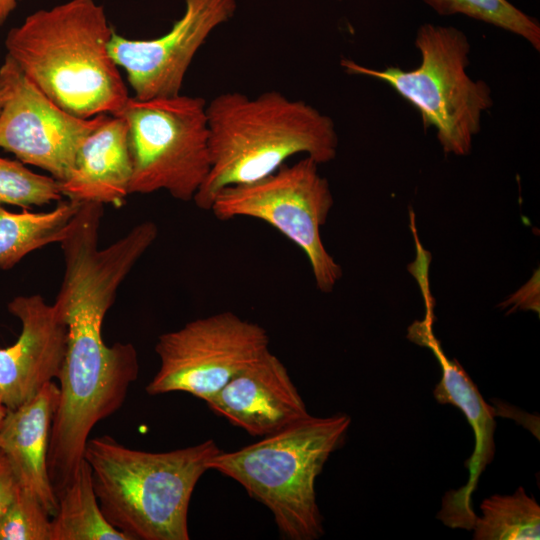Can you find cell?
Wrapping results in <instances>:
<instances>
[{
  "mask_svg": "<svg viewBox=\"0 0 540 540\" xmlns=\"http://www.w3.org/2000/svg\"><path fill=\"white\" fill-rule=\"evenodd\" d=\"M102 5L69 0L28 15L6 35L7 54L50 100L80 118L118 115L129 95L109 52Z\"/></svg>",
  "mask_w": 540,
  "mask_h": 540,
  "instance_id": "1",
  "label": "cell"
},
{
  "mask_svg": "<svg viewBox=\"0 0 540 540\" xmlns=\"http://www.w3.org/2000/svg\"><path fill=\"white\" fill-rule=\"evenodd\" d=\"M211 169L193 201L210 210L225 187L262 179L297 154L319 165L335 159L338 134L332 118L279 91L256 97L229 91L207 103Z\"/></svg>",
  "mask_w": 540,
  "mask_h": 540,
  "instance_id": "2",
  "label": "cell"
},
{
  "mask_svg": "<svg viewBox=\"0 0 540 540\" xmlns=\"http://www.w3.org/2000/svg\"><path fill=\"white\" fill-rule=\"evenodd\" d=\"M213 440L169 452L128 448L111 436L87 441L94 490L107 521L130 540H188L193 490L219 453Z\"/></svg>",
  "mask_w": 540,
  "mask_h": 540,
  "instance_id": "3",
  "label": "cell"
},
{
  "mask_svg": "<svg viewBox=\"0 0 540 540\" xmlns=\"http://www.w3.org/2000/svg\"><path fill=\"white\" fill-rule=\"evenodd\" d=\"M351 418L344 413L308 415L256 443L222 450L208 463L238 482L273 514L291 540H314L324 533L315 483L329 456L342 445Z\"/></svg>",
  "mask_w": 540,
  "mask_h": 540,
  "instance_id": "4",
  "label": "cell"
},
{
  "mask_svg": "<svg viewBox=\"0 0 540 540\" xmlns=\"http://www.w3.org/2000/svg\"><path fill=\"white\" fill-rule=\"evenodd\" d=\"M418 67L373 69L343 58L349 75L377 79L389 85L420 113L425 128L433 127L445 154L465 156L481 131L482 116L494 102L488 83L467 73L471 46L466 34L453 26L422 24L415 36Z\"/></svg>",
  "mask_w": 540,
  "mask_h": 540,
  "instance_id": "5",
  "label": "cell"
},
{
  "mask_svg": "<svg viewBox=\"0 0 540 540\" xmlns=\"http://www.w3.org/2000/svg\"><path fill=\"white\" fill-rule=\"evenodd\" d=\"M207 102L182 95L129 97L118 114L129 130L132 175L129 194L167 191L193 200L211 169Z\"/></svg>",
  "mask_w": 540,
  "mask_h": 540,
  "instance_id": "6",
  "label": "cell"
},
{
  "mask_svg": "<svg viewBox=\"0 0 540 540\" xmlns=\"http://www.w3.org/2000/svg\"><path fill=\"white\" fill-rule=\"evenodd\" d=\"M318 167L304 156L257 181L225 187L216 194L210 211L219 220L250 217L274 227L304 252L317 288L330 293L342 277V268L321 238L334 200Z\"/></svg>",
  "mask_w": 540,
  "mask_h": 540,
  "instance_id": "7",
  "label": "cell"
},
{
  "mask_svg": "<svg viewBox=\"0 0 540 540\" xmlns=\"http://www.w3.org/2000/svg\"><path fill=\"white\" fill-rule=\"evenodd\" d=\"M266 330L231 311L188 322L159 336L160 368L146 392L189 393L208 401L235 375L269 350Z\"/></svg>",
  "mask_w": 540,
  "mask_h": 540,
  "instance_id": "8",
  "label": "cell"
},
{
  "mask_svg": "<svg viewBox=\"0 0 540 540\" xmlns=\"http://www.w3.org/2000/svg\"><path fill=\"white\" fill-rule=\"evenodd\" d=\"M0 80L6 89L0 112V148L64 181L83 141L107 114L85 119L68 113L42 93L8 55L0 67Z\"/></svg>",
  "mask_w": 540,
  "mask_h": 540,
  "instance_id": "9",
  "label": "cell"
},
{
  "mask_svg": "<svg viewBox=\"0 0 540 540\" xmlns=\"http://www.w3.org/2000/svg\"><path fill=\"white\" fill-rule=\"evenodd\" d=\"M236 9L235 0H185L183 15L160 37L128 39L113 32L109 52L125 70L134 97L147 100L180 94L194 56Z\"/></svg>",
  "mask_w": 540,
  "mask_h": 540,
  "instance_id": "10",
  "label": "cell"
},
{
  "mask_svg": "<svg viewBox=\"0 0 540 540\" xmlns=\"http://www.w3.org/2000/svg\"><path fill=\"white\" fill-rule=\"evenodd\" d=\"M433 322L427 319L415 321L408 328V339L424 346L434 354L442 371L439 383L433 390L438 403L459 408L475 436V448L465 466L469 469L467 482L457 490H449L442 499L438 512L440 519L450 528L471 530L476 513L472 507V495L478 480L494 458L496 447L495 409L482 397L477 386L456 359H448L433 333Z\"/></svg>",
  "mask_w": 540,
  "mask_h": 540,
  "instance_id": "11",
  "label": "cell"
},
{
  "mask_svg": "<svg viewBox=\"0 0 540 540\" xmlns=\"http://www.w3.org/2000/svg\"><path fill=\"white\" fill-rule=\"evenodd\" d=\"M8 310L22 325L16 342L0 348V393L8 410H13L58 379L67 326L57 306L38 294L15 297Z\"/></svg>",
  "mask_w": 540,
  "mask_h": 540,
  "instance_id": "12",
  "label": "cell"
},
{
  "mask_svg": "<svg viewBox=\"0 0 540 540\" xmlns=\"http://www.w3.org/2000/svg\"><path fill=\"white\" fill-rule=\"evenodd\" d=\"M206 404L253 436L276 433L309 415L287 368L270 350L235 375Z\"/></svg>",
  "mask_w": 540,
  "mask_h": 540,
  "instance_id": "13",
  "label": "cell"
},
{
  "mask_svg": "<svg viewBox=\"0 0 540 540\" xmlns=\"http://www.w3.org/2000/svg\"><path fill=\"white\" fill-rule=\"evenodd\" d=\"M59 388L47 383L32 399L9 410L0 427V453L11 467L19 488L32 494L53 517L58 501L47 465L50 431Z\"/></svg>",
  "mask_w": 540,
  "mask_h": 540,
  "instance_id": "14",
  "label": "cell"
},
{
  "mask_svg": "<svg viewBox=\"0 0 540 540\" xmlns=\"http://www.w3.org/2000/svg\"><path fill=\"white\" fill-rule=\"evenodd\" d=\"M131 175L128 124L107 114L83 141L71 173L59 185L68 199L119 207L129 195Z\"/></svg>",
  "mask_w": 540,
  "mask_h": 540,
  "instance_id": "15",
  "label": "cell"
},
{
  "mask_svg": "<svg viewBox=\"0 0 540 540\" xmlns=\"http://www.w3.org/2000/svg\"><path fill=\"white\" fill-rule=\"evenodd\" d=\"M57 501L51 540H130L105 518L94 490L91 468L84 458L57 495Z\"/></svg>",
  "mask_w": 540,
  "mask_h": 540,
  "instance_id": "16",
  "label": "cell"
},
{
  "mask_svg": "<svg viewBox=\"0 0 540 540\" xmlns=\"http://www.w3.org/2000/svg\"><path fill=\"white\" fill-rule=\"evenodd\" d=\"M81 203L68 199L39 213H13L0 205V268L11 269L32 251L60 243Z\"/></svg>",
  "mask_w": 540,
  "mask_h": 540,
  "instance_id": "17",
  "label": "cell"
},
{
  "mask_svg": "<svg viewBox=\"0 0 540 540\" xmlns=\"http://www.w3.org/2000/svg\"><path fill=\"white\" fill-rule=\"evenodd\" d=\"M482 515L473 527L474 540H538L540 506L520 486L512 495H492L480 505Z\"/></svg>",
  "mask_w": 540,
  "mask_h": 540,
  "instance_id": "18",
  "label": "cell"
},
{
  "mask_svg": "<svg viewBox=\"0 0 540 540\" xmlns=\"http://www.w3.org/2000/svg\"><path fill=\"white\" fill-rule=\"evenodd\" d=\"M441 16L464 15L526 40L540 51V24L508 0H422Z\"/></svg>",
  "mask_w": 540,
  "mask_h": 540,
  "instance_id": "19",
  "label": "cell"
},
{
  "mask_svg": "<svg viewBox=\"0 0 540 540\" xmlns=\"http://www.w3.org/2000/svg\"><path fill=\"white\" fill-rule=\"evenodd\" d=\"M59 181L37 174L22 162L0 157V205L9 204L29 209L62 198Z\"/></svg>",
  "mask_w": 540,
  "mask_h": 540,
  "instance_id": "20",
  "label": "cell"
},
{
  "mask_svg": "<svg viewBox=\"0 0 540 540\" xmlns=\"http://www.w3.org/2000/svg\"><path fill=\"white\" fill-rule=\"evenodd\" d=\"M50 517L32 494L19 488L0 519V540H51Z\"/></svg>",
  "mask_w": 540,
  "mask_h": 540,
  "instance_id": "21",
  "label": "cell"
},
{
  "mask_svg": "<svg viewBox=\"0 0 540 540\" xmlns=\"http://www.w3.org/2000/svg\"><path fill=\"white\" fill-rule=\"evenodd\" d=\"M18 491L17 479L7 460L0 453V519L13 503Z\"/></svg>",
  "mask_w": 540,
  "mask_h": 540,
  "instance_id": "22",
  "label": "cell"
},
{
  "mask_svg": "<svg viewBox=\"0 0 540 540\" xmlns=\"http://www.w3.org/2000/svg\"><path fill=\"white\" fill-rule=\"evenodd\" d=\"M539 279L537 277H532V279L524 285L518 292L509 297L503 306L514 305L512 311L520 308L522 310H533L539 312Z\"/></svg>",
  "mask_w": 540,
  "mask_h": 540,
  "instance_id": "23",
  "label": "cell"
},
{
  "mask_svg": "<svg viewBox=\"0 0 540 540\" xmlns=\"http://www.w3.org/2000/svg\"><path fill=\"white\" fill-rule=\"evenodd\" d=\"M19 0H0V26H2L14 11Z\"/></svg>",
  "mask_w": 540,
  "mask_h": 540,
  "instance_id": "24",
  "label": "cell"
},
{
  "mask_svg": "<svg viewBox=\"0 0 540 540\" xmlns=\"http://www.w3.org/2000/svg\"><path fill=\"white\" fill-rule=\"evenodd\" d=\"M8 408L6 407L4 401H3V398H2V395L0 393V427L5 419V417L7 416V413H8Z\"/></svg>",
  "mask_w": 540,
  "mask_h": 540,
  "instance_id": "25",
  "label": "cell"
},
{
  "mask_svg": "<svg viewBox=\"0 0 540 540\" xmlns=\"http://www.w3.org/2000/svg\"><path fill=\"white\" fill-rule=\"evenodd\" d=\"M5 97H6V89L2 81L0 80V112L5 102Z\"/></svg>",
  "mask_w": 540,
  "mask_h": 540,
  "instance_id": "26",
  "label": "cell"
},
{
  "mask_svg": "<svg viewBox=\"0 0 540 540\" xmlns=\"http://www.w3.org/2000/svg\"><path fill=\"white\" fill-rule=\"evenodd\" d=\"M338 1H342V0H338Z\"/></svg>",
  "mask_w": 540,
  "mask_h": 540,
  "instance_id": "27",
  "label": "cell"
}]
</instances>
